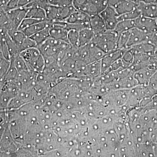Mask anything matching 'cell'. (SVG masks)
Masks as SVG:
<instances>
[{
  "label": "cell",
  "instance_id": "6da1fadb",
  "mask_svg": "<svg viewBox=\"0 0 157 157\" xmlns=\"http://www.w3.org/2000/svg\"><path fill=\"white\" fill-rule=\"evenodd\" d=\"M118 36V33L115 30H106L95 34L92 42L107 54L116 49Z\"/></svg>",
  "mask_w": 157,
  "mask_h": 157
},
{
  "label": "cell",
  "instance_id": "7a4b0ae2",
  "mask_svg": "<svg viewBox=\"0 0 157 157\" xmlns=\"http://www.w3.org/2000/svg\"><path fill=\"white\" fill-rule=\"evenodd\" d=\"M69 45L68 42L50 37L38 48L44 57H52L56 59L59 52L66 49Z\"/></svg>",
  "mask_w": 157,
  "mask_h": 157
},
{
  "label": "cell",
  "instance_id": "3957f363",
  "mask_svg": "<svg viewBox=\"0 0 157 157\" xmlns=\"http://www.w3.org/2000/svg\"><path fill=\"white\" fill-rule=\"evenodd\" d=\"M20 55L26 63L29 70L36 72L42 57L38 47L25 49Z\"/></svg>",
  "mask_w": 157,
  "mask_h": 157
},
{
  "label": "cell",
  "instance_id": "277c9868",
  "mask_svg": "<svg viewBox=\"0 0 157 157\" xmlns=\"http://www.w3.org/2000/svg\"><path fill=\"white\" fill-rule=\"evenodd\" d=\"M49 29L51 38L68 42L69 30L67 27V23L59 21H51Z\"/></svg>",
  "mask_w": 157,
  "mask_h": 157
},
{
  "label": "cell",
  "instance_id": "5b68a950",
  "mask_svg": "<svg viewBox=\"0 0 157 157\" xmlns=\"http://www.w3.org/2000/svg\"><path fill=\"white\" fill-rule=\"evenodd\" d=\"M104 19L107 30H114L119 22V14L113 7L107 6L99 14Z\"/></svg>",
  "mask_w": 157,
  "mask_h": 157
},
{
  "label": "cell",
  "instance_id": "8992f818",
  "mask_svg": "<svg viewBox=\"0 0 157 157\" xmlns=\"http://www.w3.org/2000/svg\"><path fill=\"white\" fill-rule=\"evenodd\" d=\"M38 74V73L29 70L18 73L17 78L21 83L22 90L34 88L36 84Z\"/></svg>",
  "mask_w": 157,
  "mask_h": 157
},
{
  "label": "cell",
  "instance_id": "52a82bcc",
  "mask_svg": "<svg viewBox=\"0 0 157 157\" xmlns=\"http://www.w3.org/2000/svg\"><path fill=\"white\" fill-rule=\"evenodd\" d=\"M127 49L116 48L106 54L101 60L102 73L106 72L113 63L121 59Z\"/></svg>",
  "mask_w": 157,
  "mask_h": 157
},
{
  "label": "cell",
  "instance_id": "ba28073f",
  "mask_svg": "<svg viewBox=\"0 0 157 157\" xmlns=\"http://www.w3.org/2000/svg\"><path fill=\"white\" fill-rule=\"evenodd\" d=\"M136 28L149 35L157 31L156 19L141 16L136 19Z\"/></svg>",
  "mask_w": 157,
  "mask_h": 157
},
{
  "label": "cell",
  "instance_id": "9c48e42d",
  "mask_svg": "<svg viewBox=\"0 0 157 157\" xmlns=\"http://www.w3.org/2000/svg\"><path fill=\"white\" fill-rule=\"evenodd\" d=\"M28 9L25 7H18L6 12L8 17L15 28L18 29V27L23 20L26 16Z\"/></svg>",
  "mask_w": 157,
  "mask_h": 157
},
{
  "label": "cell",
  "instance_id": "30bf717a",
  "mask_svg": "<svg viewBox=\"0 0 157 157\" xmlns=\"http://www.w3.org/2000/svg\"><path fill=\"white\" fill-rule=\"evenodd\" d=\"M148 35L137 28L132 29L130 31V34L128 43L127 49L147 41Z\"/></svg>",
  "mask_w": 157,
  "mask_h": 157
},
{
  "label": "cell",
  "instance_id": "8fae6325",
  "mask_svg": "<svg viewBox=\"0 0 157 157\" xmlns=\"http://www.w3.org/2000/svg\"><path fill=\"white\" fill-rule=\"evenodd\" d=\"M106 54L92 42L88 45L87 55L85 63L86 64L100 61Z\"/></svg>",
  "mask_w": 157,
  "mask_h": 157
},
{
  "label": "cell",
  "instance_id": "7c38bea8",
  "mask_svg": "<svg viewBox=\"0 0 157 157\" xmlns=\"http://www.w3.org/2000/svg\"><path fill=\"white\" fill-rule=\"evenodd\" d=\"M90 18L85 12L76 9L64 21L69 24L89 25Z\"/></svg>",
  "mask_w": 157,
  "mask_h": 157
},
{
  "label": "cell",
  "instance_id": "4fadbf2b",
  "mask_svg": "<svg viewBox=\"0 0 157 157\" xmlns=\"http://www.w3.org/2000/svg\"><path fill=\"white\" fill-rule=\"evenodd\" d=\"M128 49H131L134 54L142 53L150 56H157V48L152 43L149 41H145Z\"/></svg>",
  "mask_w": 157,
  "mask_h": 157
},
{
  "label": "cell",
  "instance_id": "5bb4252c",
  "mask_svg": "<svg viewBox=\"0 0 157 157\" xmlns=\"http://www.w3.org/2000/svg\"><path fill=\"white\" fill-rule=\"evenodd\" d=\"M141 15L144 17L156 19L157 18V4L154 3H144L140 2L137 6Z\"/></svg>",
  "mask_w": 157,
  "mask_h": 157
},
{
  "label": "cell",
  "instance_id": "9a60e30c",
  "mask_svg": "<svg viewBox=\"0 0 157 157\" xmlns=\"http://www.w3.org/2000/svg\"><path fill=\"white\" fill-rule=\"evenodd\" d=\"M26 7L29 9L26 17L42 21L48 20L45 9L36 6L33 2L27 5Z\"/></svg>",
  "mask_w": 157,
  "mask_h": 157
},
{
  "label": "cell",
  "instance_id": "2e32d148",
  "mask_svg": "<svg viewBox=\"0 0 157 157\" xmlns=\"http://www.w3.org/2000/svg\"><path fill=\"white\" fill-rule=\"evenodd\" d=\"M89 25L90 28L95 34L102 33L107 30L104 19L100 14L91 16Z\"/></svg>",
  "mask_w": 157,
  "mask_h": 157
},
{
  "label": "cell",
  "instance_id": "e0dca14e",
  "mask_svg": "<svg viewBox=\"0 0 157 157\" xmlns=\"http://www.w3.org/2000/svg\"><path fill=\"white\" fill-rule=\"evenodd\" d=\"M84 73L86 76H89L93 79L101 76L102 74L101 61L86 65Z\"/></svg>",
  "mask_w": 157,
  "mask_h": 157
},
{
  "label": "cell",
  "instance_id": "ac0fdd59",
  "mask_svg": "<svg viewBox=\"0 0 157 157\" xmlns=\"http://www.w3.org/2000/svg\"><path fill=\"white\" fill-rule=\"evenodd\" d=\"M95 33L90 28L82 29L79 32V47L89 45L92 42Z\"/></svg>",
  "mask_w": 157,
  "mask_h": 157
},
{
  "label": "cell",
  "instance_id": "d6986e66",
  "mask_svg": "<svg viewBox=\"0 0 157 157\" xmlns=\"http://www.w3.org/2000/svg\"><path fill=\"white\" fill-rule=\"evenodd\" d=\"M51 21L48 20L44 21L35 24L33 25L30 26L27 28L25 29L22 30L24 33L25 34L27 37H30L33 35H34L39 31L42 30L43 29L46 28L47 27L49 26L51 24Z\"/></svg>",
  "mask_w": 157,
  "mask_h": 157
},
{
  "label": "cell",
  "instance_id": "ffe728a7",
  "mask_svg": "<svg viewBox=\"0 0 157 157\" xmlns=\"http://www.w3.org/2000/svg\"><path fill=\"white\" fill-rule=\"evenodd\" d=\"M138 5L129 0H121L114 9L119 15H120L136 9Z\"/></svg>",
  "mask_w": 157,
  "mask_h": 157
},
{
  "label": "cell",
  "instance_id": "44dd1931",
  "mask_svg": "<svg viewBox=\"0 0 157 157\" xmlns=\"http://www.w3.org/2000/svg\"><path fill=\"white\" fill-rule=\"evenodd\" d=\"M49 26L47 27L46 28L43 29L42 30L39 31L38 33L29 37L36 42L37 45V47L39 45H42L48 38H50Z\"/></svg>",
  "mask_w": 157,
  "mask_h": 157
},
{
  "label": "cell",
  "instance_id": "7402d4cb",
  "mask_svg": "<svg viewBox=\"0 0 157 157\" xmlns=\"http://www.w3.org/2000/svg\"><path fill=\"white\" fill-rule=\"evenodd\" d=\"M134 28H136V19L119 21L114 30L118 33H120Z\"/></svg>",
  "mask_w": 157,
  "mask_h": 157
},
{
  "label": "cell",
  "instance_id": "603a6c76",
  "mask_svg": "<svg viewBox=\"0 0 157 157\" xmlns=\"http://www.w3.org/2000/svg\"><path fill=\"white\" fill-rule=\"evenodd\" d=\"M67 42L69 44L76 47H79V31L70 29L68 32Z\"/></svg>",
  "mask_w": 157,
  "mask_h": 157
},
{
  "label": "cell",
  "instance_id": "cb8c5ba5",
  "mask_svg": "<svg viewBox=\"0 0 157 157\" xmlns=\"http://www.w3.org/2000/svg\"><path fill=\"white\" fill-rule=\"evenodd\" d=\"M141 12L138 8H137L134 10L127 12L121 15H119L118 21L131 20H135L137 19L141 16Z\"/></svg>",
  "mask_w": 157,
  "mask_h": 157
},
{
  "label": "cell",
  "instance_id": "d4e9b609",
  "mask_svg": "<svg viewBox=\"0 0 157 157\" xmlns=\"http://www.w3.org/2000/svg\"><path fill=\"white\" fill-rule=\"evenodd\" d=\"M130 31L119 33L117 42V48L127 49V45L128 40Z\"/></svg>",
  "mask_w": 157,
  "mask_h": 157
},
{
  "label": "cell",
  "instance_id": "484cf974",
  "mask_svg": "<svg viewBox=\"0 0 157 157\" xmlns=\"http://www.w3.org/2000/svg\"><path fill=\"white\" fill-rule=\"evenodd\" d=\"M58 6L49 5L45 9L46 18L49 21H56L57 20Z\"/></svg>",
  "mask_w": 157,
  "mask_h": 157
},
{
  "label": "cell",
  "instance_id": "4316f807",
  "mask_svg": "<svg viewBox=\"0 0 157 157\" xmlns=\"http://www.w3.org/2000/svg\"><path fill=\"white\" fill-rule=\"evenodd\" d=\"M0 78L2 79L9 70L11 64V59H9L4 57L1 54H0Z\"/></svg>",
  "mask_w": 157,
  "mask_h": 157
},
{
  "label": "cell",
  "instance_id": "83f0119b",
  "mask_svg": "<svg viewBox=\"0 0 157 157\" xmlns=\"http://www.w3.org/2000/svg\"><path fill=\"white\" fill-rule=\"evenodd\" d=\"M14 43L17 45H21L27 38L25 34L21 31L17 30L13 31L8 33Z\"/></svg>",
  "mask_w": 157,
  "mask_h": 157
},
{
  "label": "cell",
  "instance_id": "f1b7e54d",
  "mask_svg": "<svg viewBox=\"0 0 157 157\" xmlns=\"http://www.w3.org/2000/svg\"><path fill=\"white\" fill-rule=\"evenodd\" d=\"M14 65L18 73L29 70L26 63L20 55L14 57Z\"/></svg>",
  "mask_w": 157,
  "mask_h": 157
},
{
  "label": "cell",
  "instance_id": "f546056e",
  "mask_svg": "<svg viewBox=\"0 0 157 157\" xmlns=\"http://www.w3.org/2000/svg\"><path fill=\"white\" fill-rule=\"evenodd\" d=\"M44 21L40 20L34 19V18H30V17H26L21 21L19 27L18 28V30H23L27 28L30 26L37 23L41 22Z\"/></svg>",
  "mask_w": 157,
  "mask_h": 157
},
{
  "label": "cell",
  "instance_id": "4dcf8cb0",
  "mask_svg": "<svg viewBox=\"0 0 157 157\" xmlns=\"http://www.w3.org/2000/svg\"><path fill=\"white\" fill-rule=\"evenodd\" d=\"M22 51L28 48L37 47L36 42L29 37H27L21 45Z\"/></svg>",
  "mask_w": 157,
  "mask_h": 157
},
{
  "label": "cell",
  "instance_id": "1f68e13d",
  "mask_svg": "<svg viewBox=\"0 0 157 157\" xmlns=\"http://www.w3.org/2000/svg\"><path fill=\"white\" fill-rule=\"evenodd\" d=\"M33 2L36 6L44 9L50 5L48 0H34Z\"/></svg>",
  "mask_w": 157,
  "mask_h": 157
},
{
  "label": "cell",
  "instance_id": "d6a6232c",
  "mask_svg": "<svg viewBox=\"0 0 157 157\" xmlns=\"http://www.w3.org/2000/svg\"><path fill=\"white\" fill-rule=\"evenodd\" d=\"M151 42L155 46L157 49V31L148 35L147 41Z\"/></svg>",
  "mask_w": 157,
  "mask_h": 157
},
{
  "label": "cell",
  "instance_id": "836d02e7",
  "mask_svg": "<svg viewBox=\"0 0 157 157\" xmlns=\"http://www.w3.org/2000/svg\"><path fill=\"white\" fill-rule=\"evenodd\" d=\"M34 0H19L18 7H24L31 3L33 2Z\"/></svg>",
  "mask_w": 157,
  "mask_h": 157
},
{
  "label": "cell",
  "instance_id": "e575fe53",
  "mask_svg": "<svg viewBox=\"0 0 157 157\" xmlns=\"http://www.w3.org/2000/svg\"><path fill=\"white\" fill-rule=\"evenodd\" d=\"M121 1V0H107V5L114 8Z\"/></svg>",
  "mask_w": 157,
  "mask_h": 157
},
{
  "label": "cell",
  "instance_id": "d590c367",
  "mask_svg": "<svg viewBox=\"0 0 157 157\" xmlns=\"http://www.w3.org/2000/svg\"><path fill=\"white\" fill-rule=\"evenodd\" d=\"M156 0H140V2L144 3H154L155 2Z\"/></svg>",
  "mask_w": 157,
  "mask_h": 157
},
{
  "label": "cell",
  "instance_id": "8d00e7d4",
  "mask_svg": "<svg viewBox=\"0 0 157 157\" xmlns=\"http://www.w3.org/2000/svg\"><path fill=\"white\" fill-rule=\"evenodd\" d=\"M129 1H131V2H133L137 4H139L140 2V0H129Z\"/></svg>",
  "mask_w": 157,
  "mask_h": 157
},
{
  "label": "cell",
  "instance_id": "74e56055",
  "mask_svg": "<svg viewBox=\"0 0 157 157\" xmlns=\"http://www.w3.org/2000/svg\"><path fill=\"white\" fill-rule=\"evenodd\" d=\"M155 3H156L157 4V0H156L155 2Z\"/></svg>",
  "mask_w": 157,
  "mask_h": 157
},
{
  "label": "cell",
  "instance_id": "f35d334b",
  "mask_svg": "<svg viewBox=\"0 0 157 157\" xmlns=\"http://www.w3.org/2000/svg\"><path fill=\"white\" fill-rule=\"evenodd\" d=\"M156 21H157V19H156Z\"/></svg>",
  "mask_w": 157,
  "mask_h": 157
}]
</instances>
